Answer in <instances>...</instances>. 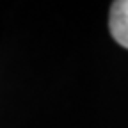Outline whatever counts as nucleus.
<instances>
[{
  "label": "nucleus",
  "mask_w": 128,
  "mask_h": 128,
  "mask_svg": "<svg viewBox=\"0 0 128 128\" xmlns=\"http://www.w3.org/2000/svg\"><path fill=\"white\" fill-rule=\"evenodd\" d=\"M110 34L118 44L128 48V0H118L110 7Z\"/></svg>",
  "instance_id": "obj_1"
}]
</instances>
